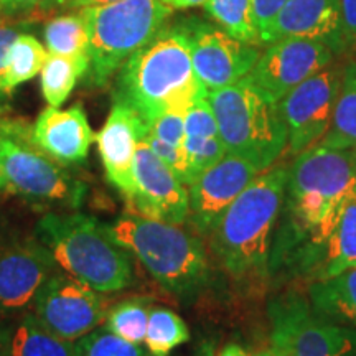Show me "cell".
Wrapping results in <instances>:
<instances>
[{
    "label": "cell",
    "mask_w": 356,
    "mask_h": 356,
    "mask_svg": "<svg viewBox=\"0 0 356 356\" xmlns=\"http://www.w3.org/2000/svg\"><path fill=\"white\" fill-rule=\"evenodd\" d=\"M356 190V149L315 145L292 159L269 257V277L315 279Z\"/></svg>",
    "instance_id": "cell-1"
},
{
    "label": "cell",
    "mask_w": 356,
    "mask_h": 356,
    "mask_svg": "<svg viewBox=\"0 0 356 356\" xmlns=\"http://www.w3.org/2000/svg\"><path fill=\"white\" fill-rule=\"evenodd\" d=\"M287 184V165L257 175L234 200L210 236L222 269L236 282L269 277V257Z\"/></svg>",
    "instance_id": "cell-2"
},
{
    "label": "cell",
    "mask_w": 356,
    "mask_h": 356,
    "mask_svg": "<svg viewBox=\"0 0 356 356\" xmlns=\"http://www.w3.org/2000/svg\"><path fill=\"white\" fill-rule=\"evenodd\" d=\"M208 91L197 78L190 44L180 25H165L119 70L118 99L136 109L147 126L186 109Z\"/></svg>",
    "instance_id": "cell-3"
},
{
    "label": "cell",
    "mask_w": 356,
    "mask_h": 356,
    "mask_svg": "<svg viewBox=\"0 0 356 356\" xmlns=\"http://www.w3.org/2000/svg\"><path fill=\"white\" fill-rule=\"evenodd\" d=\"M37 234L58 267L97 292H119L134 282L131 252L96 218L48 215L38 221Z\"/></svg>",
    "instance_id": "cell-4"
},
{
    "label": "cell",
    "mask_w": 356,
    "mask_h": 356,
    "mask_svg": "<svg viewBox=\"0 0 356 356\" xmlns=\"http://www.w3.org/2000/svg\"><path fill=\"white\" fill-rule=\"evenodd\" d=\"M114 238L140 261L147 273L173 296L188 297L208 282L207 249L197 236L150 218L129 215L109 226Z\"/></svg>",
    "instance_id": "cell-5"
},
{
    "label": "cell",
    "mask_w": 356,
    "mask_h": 356,
    "mask_svg": "<svg viewBox=\"0 0 356 356\" xmlns=\"http://www.w3.org/2000/svg\"><path fill=\"white\" fill-rule=\"evenodd\" d=\"M88 30V86L101 88L167 25L172 8L162 0H119L78 8Z\"/></svg>",
    "instance_id": "cell-6"
},
{
    "label": "cell",
    "mask_w": 356,
    "mask_h": 356,
    "mask_svg": "<svg viewBox=\"0 0 356 356\" xmlns=\"http://www.w3.org/2000/svg\"><path fill=\"white\" fill-rule=\"evenodd\" d=\"M226 154L238 155L261 173L286 154L287 131L277 104L267 101L248 78L208 92Z\"/></svg>",
    "instance_id": "cell-7"
},
{
    "label": "cell",
    "mask_w": 356,
    "mask_h": 356,
    "mask_svg": "<svg viewBox=\"0 0 356 356\" xmlns=\"http://www.w3.org/2000/svg\"><path fill=\"white\" fill-rule=\"evenodd\" d=\"M273 356H356V330L320 318L300 291L279 293L267 307Z\"/></svg>",
    "instance_id": "cell-8"
},
{
    "label": "cell",
    "mask_w": 356,
    "mask_h": 356,
    "mask_svg": "<svg viewBox=\"0 0 356 356\" xmlns=\"http://www.w3.org/2000/svg\"><path fill=\"white\" fill-rule=\"evenodd\" d=\"M0 167L12 191L25 197L76 204L83 195L81 184L12 122L0 121Z\"/></svg>",
    "instance_id": "cell-9"
},
{
    "label": "cell",
    "mask_w": 356,
    "mask_h": 356,
    "mask_svg": "<svg viewBox=\"0 0 356 356\" xmlns=\"http://www.w3.org/2000/svg\"><path fill=\"white\" fill-rule=\"evenodd\" d=\"M341 78L343 63L335 60L277 102L280 119L287 131V149L284 155L293 159L323 139L330 127Z\"/></svg>",
    "instance_id": "cell-10"
},
{
    "label": "cell",
    "mask_w": 356,
    "mask_h": 356,
    "mask_svg": "<svg viewBox=\"0 0 356 356\" xmlns=\"http://www.w3.org/2000/svg\"><path fill=\"white\" fill-rule=\"evenodd\" d=\"M178 25L188 40L195 74L208 92L246 78L264 48L236 40L221 26L197 17L180 20Z\"/></svg>",
    "instance_id": "cell-11"
},
{
    "label": "cell",
    "mask_w": 356,
    "mask_h": 356,
    "mask_svg": "<svg viewBox=\"0 0 356 356\" xmlns=\"http://www.w3.org/2000/svg\"><path fill=\"white\" fill-rule=\"evenodd\" d=\"M33 317L56 337L78 341L108 317V302L71 275H51L33 299Z\"/></svg>",
    "instance_id": "cell-12"
},
{
    "label": "cell",
    "mask_w": 356,
    "mask_h": 356,
    "mask_svg": "<svg viewBox=\"0 0 356 356\" xmlns=\"http://www.w3.org/2000/svg\"><path fill=\"white\" fill-rule=\"evenodd\" d=\"M335 60V53L315 40L282 38L262 48L246 78L267 101L277 104L293 88Z\"/></svg>",
    "instance_id": "cell-13"
},
{
    "label": "cell",
    "mask_w": 356,
    "mask_h": 356,
    "mask_svg": "<svg viewBox=\"0 0 356 356\" xmlns=\"http://www.w3.org/2000/svg\"><path fill=\"white\" fill-rule=\"evenodd\" d=\"M134 180L136 188L127 200L134 215L180 226L188 220V186L150 150L145 139L137 147Z\"/></svg>",
    "instance_id": "cell-14"
},
{
    "label": "cell",
    "mask_w": 356,
    "mask_h": 356,
    "mask_svg": "<svg viewBox=\"0 0 356 356\" xmlns=\"http://www.w3.org/2000/svg\"><path fill=\"white\" fill-rule=\"evenodd\" d=\"M259 170L238 155L226 154L188 185L190 218L200 234L210 238L218 221Z\"/></svg>",
    "instance_id": "cell-15"
},
{
    "label": "cell",
    "mask_w": 356,
    "mask_h": 356,
    "mask_svg": "<svg viewBox=\"0 0 356 356\" xmlns=\"http://www.w3.org/2000/svg\"><path fill=\"white\" fill-rule=\"evenodd\" d=\"M149 134V126L136 109L114 97L104 126L97 134V149L108 180L129 200L136 188L134 160L140 140Z\"/></svg>",
    "instance_id": "cell-16"
},
{
    "label": "cell",
    "mask_w": 356,
    "mask_h": 356,
    "mask_svg": "<svg viewBox=\"0 0 356 356\" xmlns=\"http://www.w3.org/2000/svg\"><path fill=\"white\" fill-rule=\"evenodd\" d=\"M282 38L315 40L327 44L338 58H346L340 0H287L267 35L266 44Z\"/></svg>",
    "instance_id": "cell-17"
},
{
    "label": "cell",
    "mask_w": 356,
    "mask_h": 356,
    "mask_svg": "<svg viewBox=\"0 0 356 356\" xmlns=\"http://www.w3.org/2000/svg\"><path fill=\"white\" fill-rule=\"evenodd\" d=\"M56 267L42 243L13 248L0 256V309L19 310L32 304Z\"/></svg>",
    "instance_id": "cell-18"
},
{
    "label": "cell",
    "mask_w": 356,
    "mask_h": 356,
    "mask_svg": "<svg viewBox=\"0 0 356 356\" xmlns=\"http://www.w3.org/2000/svg\"><path fill=\"white\" fill-rule=\"evenodd\" d=\"M96 136L81 104L70 109L48 106L32 129V142L58 163H79L88 157Z\"/></svg>",
    "instance_id": "cell-19"
},
{
    "label": "cell",
    "mask_w": 356,
    "mask_h": 356,
    "mask_svg": "<svg viewBox=\"0 0 356 356\" xmlns=\"http://www.w3.org/2000/svg\"><path fill=\"white\" fill-rule=\"evenodd\" d=\"M307 297L320 318L356 330V267L333 277L312 280Z\"/></svg>",
    "instance_id": "cell-20"
},
{
    "label": "cell",
    "mask_w": 356,
    "mask_h": 356,
    "mask_svg": "<svg viewBox=\"0 0 356 356\" xmlns=\"http://www.w3.org/2000/svg\"><path fill=\"white\" fill-rule=\"evenodd\" d=\"M317 145L356 149V56L343 61V78L330 127Z\"/></svg>",
    "instance_id": "cell-21"
},
{
    "label": "cell",
    "mask_w": 356,
    "mask_h": 356,
    "mask_svg": "<svg viewBox=\"0 0 356 356\" xmlns=\"http://www.w3.org/2000/svg\"><path fill=\"white\" fill-rule=\"evenodd\" d=\"M350 267H356V190L345 204L314 280L333 277Z\"/></svg>",
    "instance_id": "cell-22"
},
{
    "label": "cell",
    "mask_w": 356,
    "mask_h": 356,
    "mask_svg": "<svg viewBox=\"0 0 356 356\" xmlns=\"http://www.w3.org/2000/svg\"><path fill=\"white\" fill-rule=\"evenodd\" d=\"M88 56H61L48 53L42 68V92L51 108H60L68 99L78 79L88 71Z\"/></svg>",
    "instance_id": "cell-23"
},
{
    "label": "cell",
    "mask_w": 356,
    "mask_h": 356,
    "mask_svg": "<svg viewBox=\"0 0 356 356\" xmlns=\"http://www.w3.org/2000/svg\"><path fill=\"white\" fill-rule=\"evenodd\" d=\"M10 356H76V346L74 341L48 332L32 314L13 332Z\"/></svg>",
    "instance_id": "cell-24"
},
{
    "label": "cell",
    "mask_w": 356,
    "mask_h": 356,
    "mask_svg": "<svg viewBox=\"0 0 356 356\" xmlns=\"http://www.w3.org/2000/svg\"><path fill=\"white\" fill-rule=\"evenodd\" d=\"M48 58V50L32 35L20 33L12 44L6 78L2 83V92H12L30 79L42 73V68Z\"/></svg>",
    "instance_id": "cell-25"
},
{
    "label": "cell",
    "mask_w": 356,
    "mask_h": 356,
    "mask_svg": "<svg viewBox=\"0 0 356 356\" xmlns=\"http://www.w3.org/2000/svg\"><path fill=\"white\" fill-rule=\"evenodd\" d=\"M190 340L188 325L180 315L165 307H152L145 333V348L154 356H168L177 346Z\"/></svg>",
    "instance_id": "cell-26"
},
{
    "label": "cell",
    "mask_w": 356,
    "mask_h": 356,
    "mask_svg": "<svg viewBox=\"0 0 356 356\" xmlns=\"http://www.w3.org/2000/svg\"><path fill=\"white\" fill-rule=\"evenodd\" d=\"M204 12L236 40L261 44L251 0H207Z\"/></svg>",
    "instance_id": "cell-27"
},
{
    "label": "cell",
    "mask_w": 356,
    "mask_h": 356,
    "mask_svg": "<svg viewBox=\"0 0 356 356\" xmlns=\"http://www.w3.org/2000/svg\"><path fill=\"white\" fill-rule=\"evenodd\" d=\"M44 43L51 55L88 56V30L79 10L48 22Z\"/></svg>",
    "instance_id": "cell-28"
},
{
    "label": "cell",
    "mask_w": 356,
    "mask_h": 356,
    "mask_svg": "<svg viewBox=\"0 0 356 356\" xmlns=\"http://www.w3.org/2000/svg\"><path fill=\"white\" fill-rule=\"evenodd\" d=\"M152 307L145 300H126L109 310L106 317V328L114 335L142 345L145 340L149 314Z\"/></svg>",
    "instance_id": "cell-29"
},
{
    "label": "cell",
    "mask_w": 356,
    "mask_h": 356,
    "mask_svg": "<svg viewBox=\"0 0 356 356\" xmlns=\"http://www.w3.org/2000/svg\"><path fill=\"white\" fill-rule=\"evenodd\" d=\"M76 356H154L147 348L114 335L108 328H96L74 341Z\"/></svg>",
    "instance_id": "cell-30"
},
{
    "label": "cell",
    "mask_w": 356,
    "mask_h": 356,
    "mask_svg": "<svg viewBox=\"0 0 356 356\" xmlns=\"http://www.w3.org/2000/svg\"><path fill=\"white\" fill-rule=\"evenodd\" d=\"M149 134L157 137L159 140L173 147H184L185 144V114L167 113L149 126Z\"/></svg>",
    "instance_id": "cell-31"
},
{
    "label": "cell",
    "mask_w": 356,
    "mask_h": 356,
    "mask_svg": "<svg viewBox=\"0 0 356 356\" xmlns=\"http://www.w3.org/2000/svg\"><path fill=\"white\" fill-rule=\"evenodd\" d=\"M145 142L147 145L150 147V150H152L167 167H170L172 170L175 172V175L186 185V155L184 147H173L170 144H165V142L154 137L152 134H147Z\"/></svg>",
    "instance_id": "cell-32"
},
{
    "label": "cell",
    "mask_w": 356,
    "mask_h": 356,
    "mask_svg": "<svg viewBox=\"0 0 356 356\" xmlns=\"http://www.w3.org/2000/svg\"><path fill=\"white\" fill-rule=\"evenodd\" d=\"M287 0H251L252 13H254V22L257 33H259L261 47H264L267 35L273 29L275 19L282 10Z\"/></svg>",
    "instance_id": "cell-33"
},
{
    "label": "cell",
    "mask_w": 356,
    "mask_h": 356,
    "mask_svg": "<svg viewBox=\"0 0 356 356\" xmlns=\"http://www.w3.org/2000/svg\"><path fill=\"white\" fill-rule=\"evenodd\" d=\"M51 6L53 0H0V19L12 20L37 10H47Z\"/></svg>",
    "instance_id": "cell-34"
},
{
    "label": "cell",
    "mask_w": 356,
    "mask_h": 356,
    "mask_svg": "<svg viewBox=\"0 0 356 356\" xmlns=\"http://www.w3.org/2000/svg\"><path fill=\"white\" fill-rule=\"evenodd\" d=\"M340 13L346 58L356 56V0H340Z\"/></svg>",
    "instance_id": "cell-35"
},
{
    "label": "cell",
    "mask_w": 356,
    "mask_h": 356,
    "mask_svg": "<svg viewBox=\"0 0 356 356\" xmlns=\"http://www.w3.org/2000/svg\"><path fill=\"white\" fill-rule=\"evenodd\" d=\"M19 29L7 24L6 20L0 19V89H2L3 78H6V71L8 65V55H10L12 44L19 38Z\"/></svg>",
    "instance_id": "cell-36"
},
{
    "label": "cell",
    "mask_w": 356,
    "mask_h": 356,
    "mask_svg": "<svg viewBox=\"0 0 356 356\" xmlns=\"http://www.w3.org/2000/svg\"><path fill=\"white\" fill-rule=\"evenodd\" d=\"M210 356H273L269 350H249L238 343H228L220 350L213 351Z\"/></svg>",
    "instance_id": "cell-37"
},
{
    "label": "cell",
    "mask_w": 356,
    "mask_h": 356,
    "mask_svg": "<svg viewBox=\"0 0 356 356\" xmlns=\"http://www.w3.org/2000/svg\"><path fill=\"white\" fill-rule=\"evenodd\" d=\"M162 2L172 10H186V8L203 7L207 0H162Z\"/></svg>",
    "instance_id": "cell-38"
},
{
    "label": "cell",
    "mask_w": 356,
    "mask_h": 356,
    "mask_svg": "<svg viewBox=\"0 0 356 356\" xmlns=\"http://www.w3.org/2000/svg\"><path fill=\"white\" fill-rule=\"evenodd\" d=\"M119 2V0H70L65 8H83V7H95V6H106V3Z\"/></svg>",
    "instance_id": "cell-39"
},
{
    "label": "cell",
    "mask_w": 356,
    "mask_h": 356,
    "mask_svg": "<svg viewBox=\"0 0 356 356\" xmlns=\"http://www.w3.org/2000/svg\"><path fill=\"white\" fill-rule=\"evenodd\" d=\"M0 191H12L10 185H8L6 173H3V170H2V167H0Z\"/></svg>",
    "instance_id": "cell-40"
},
{
    "label": "cell",
    "mask_w": 356,
    "mask_h": 356,
    "mask_svg": "<svg viewBox=\"0 0 356 356\" xmlns=\"http://www.w3.org/2000/svg\"><path fill=\"white\" fill-rule=\"evenodd\" d=\"M70 0H53V6L51 7H61V8H65V6L66 3H68Z\"/></svg>",
    "instance_id": "cell-41"
}]
</instances>
